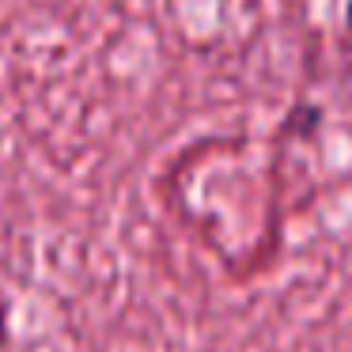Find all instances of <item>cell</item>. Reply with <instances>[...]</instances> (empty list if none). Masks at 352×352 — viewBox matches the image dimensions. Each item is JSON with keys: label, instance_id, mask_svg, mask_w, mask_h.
I'll return each mask as SVG.
<instances>
[{"label": "cell", "instance_id": "1", "mask_svg": "<svg viewBox=\"0 0 352 352\" xmlns=\"http://www.w3.org/2000/svg\"><path fill=\"white\" fill-rule=\"evenodd\" d=\"M4 344H8V303L0 296V352H4Z\"/></svg>", "mask_w": 352, "mask_h": 352}, {"label": "cell", "instance_id": "2", "mask_svg": "<svg viewBox=\"0 0 352 352\" xmlns=\"http://www.w3.org/2000/svg\"><path fill=\"white\" fill-rule=\"evenodd\" d=\"M344 23H349V31H352V0H349V8H344Z\"/></svg>", "mask_w": 352, "mask_h": 352}]
</instances>
